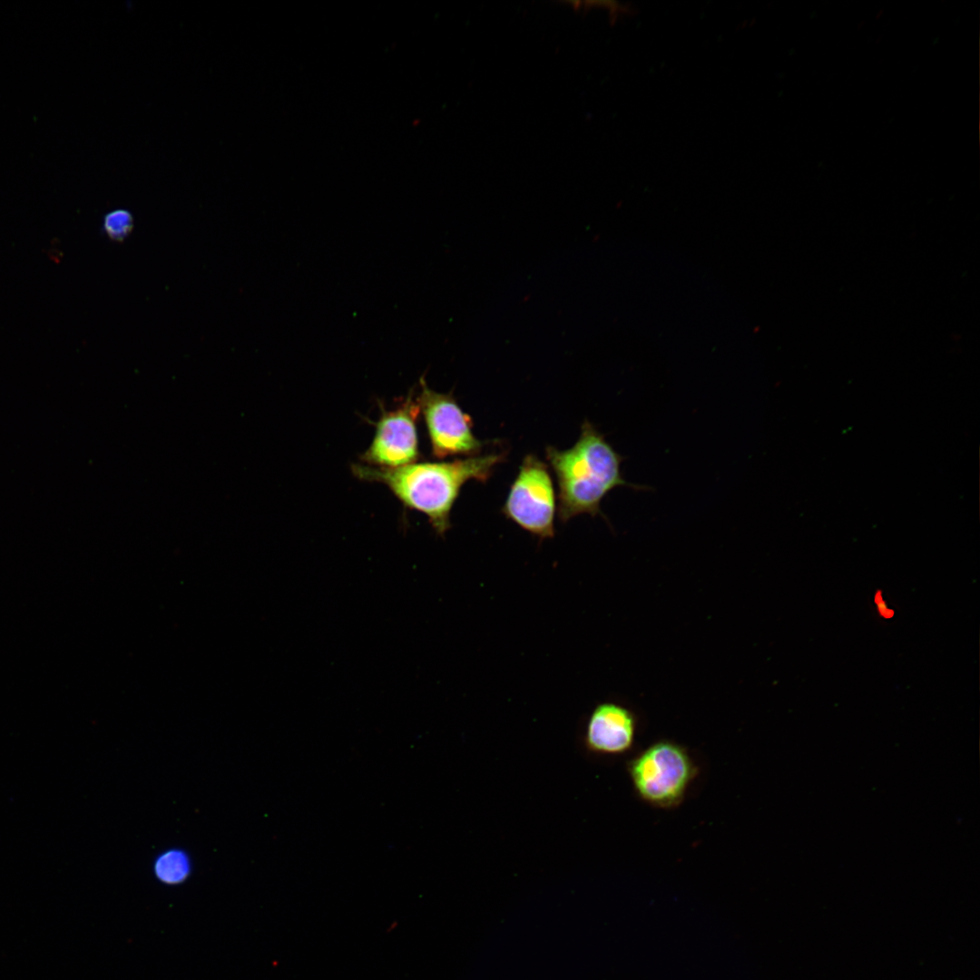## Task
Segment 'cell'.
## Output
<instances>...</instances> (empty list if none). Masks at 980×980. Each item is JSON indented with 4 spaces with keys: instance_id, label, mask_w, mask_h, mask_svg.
Listing matches in <instances>:
<instances>
[{
    "instance_id": "cell-1",
    "label": "cell",
    "mask_w": 980,
    "mask_h": 980,
    "mask_svg": "<svg viewBox=\"0 0 980 980\" xmlns=\"http://www.w3.org/2000/svg\"><path fill=\"white\" fill-rule=\"evenodd\" d=\"M505 458V454L491 453L393 468L354 465L352 472L359 479L387 485L405 506L425 514L436 533L444 536L451 527L450 513L463 485L469 480L485 482Z\"/></svg>"
},
{
    "instance_id": "cell-2",
    "label": "cell",
    "mask_w": 980,
    "mask_h": 980,
    "mask_svg": "<svg viewBox=\"0 0 980 980\" xmlns=\"http://www.w3.org/2000/svg\"><path fill=\"white\" fill-rule=\"evenodd\" d=\"M546 458L558 484V515L567 522L580 514H602L601 501L613 488L629 486L621 473L623 457L590 422L582 425L581 435L567 450L546 448Z\"/></svg>"
},
{
    "instance_id": "cell-3",
    "label": "cell",
    "mask_w": 980,
    "mask_h": 980,
    "mask_svg": "<svg viewBox=\"0 0 980 980\" xmlns=\"http://www.w3.org/2000/svg\"><path fill=\"white\" fill-rule=\"evenodd\" d=\"M626 769L639 799L664 809L683 801L698 773L688 750L670 740L652 743L628 760Z\"/></svg>"
},
{
    "instance_id": "cell-4",
    "label": "cell",
    "mask_w": 980,
    "mask_h": 980,
    "mask_svg": "<svg viewBox=\"0 0 980 980\" xmlns=\"http://www.w3.org/2000/svg\"><path fill=\"white\" fill-rule=\"evenodd\" d=\"M502 512L542 539L554 535V489L547 466L535 456L524 458Z\"/></svg>"
},
{
    "instance_id": "cell-5",
    "label": "cell",
    "mask_w": 980,
    "mask_h": 980,
    "mask_svg": "<svg viewBox=\"0 0 980 980\" xmlns=\"http://www.w3.org/2000/svg\"><path fill=\"white\" fill-rule=\"evenodd\" d=\"M420 387L416 401L426 426L432 455L439 459L477 456L485 442L475 436L471 417L461 409L453 395L430 389L423 377Z\"/></svg>"
},
{
    "instance_id": "cell-6",
    "label": "cell",
    "mask_w": 980,
    "mask_h": 980,
    "mask_svg": "<svg viewBox=\"0 0 980 980\" xmlns=\"http://www.w3.org/2000/svg\"><path fill=\"white\" fill-rule=\"evenodd\" d=\"M419 413L412 393L395 409L382 408L375 436L361 460L367 466L387 468L415 463L419 456L416 432Z\"/></svg>"
},
{
    "instance_id": "cell-7",
    "label": "cell",
    "mask_w": 980,
    "mask_h": 980,
    "mask_svg": "<svg viewBox=\"0 0 980 980\" xmlns=\"http://www.w3.org/2000/svg\"><path fill=\"white\" fill-rule=\"evenodd\" d=\"M637 731L635 713L617 702H603L589 715L583 742L585 748L598 755H620L633 746Z\"/></svg>"
},
{
    "instance_id": "cell-8",
    "label": "cell",
    "mask_w": 980,
    "mask_h": 980,
    "mask_svg": "<svg viewBox=\"0 0 980 980\" xmlns=\"http://www.w3.org/2000/svg\"><path fill=\"white\" fill-rule=\"evenodd\" d=\"M154 877L162 884L176 886L188 879L191 873V861L186 851L169 848L161 852L153 861Z\"/></svg>"
},
{
    "instance_id": "cell-9",
    "label": "cell",
    "mask_w": 980,
    "mask_h": 980,
    "mask_svg": "<svg viewBox=\"0 0 980 980\" xmlns=\"http://www.w3.org/2000/svg\"><path fill=\"white\" fill-rule=\"evenodd\" d=\"M132 229L133 217L128 210H113L103 218V230L112 240L122 241Z\"/></svg>"
},
{
    "instance_id": "cell-10",
    "label": "cell",
    "mask_w": 980,
    "mask_h": 980,
    "mask_svg": "<svg viewBox=\"0 0 980 980\" xmlns=\"http://www.w3.org/2000/svg\"><path fill=\"white\" fill-rule=\"evenodd\" d=\"M874 603L877 607L878 614L884 619H891L894 616V610L889 608L887 603L884 601L882 592L877 590L874 595Z\"/></svg>"
}]
</instances>
